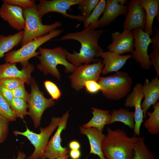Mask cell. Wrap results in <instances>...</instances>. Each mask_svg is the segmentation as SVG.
<instances>
[{"label":"cell","instance_id":"cell-1","mask_svg":"<svg viewBox=\"0 0 159 159\" xmlns=\"http://www.w3.org/2000/svg\"><path fill=\"white\" fill-rule=\"evenodd\" d=\"M106 31L101 29L95 30L89 26L80 32H68L56 40H74L80 43L79 52L74 50L73 53H71L66 50L67 60L77 67L82 64L96 63L101 60L100 58L104 51L99 45L98 41Z\"/></svg>","mask_w":159,"mask_h":159},{"label":"cell","instance_id":"cell-2","mask_svg":"<svg viewBox=\"0 0 159 159\" xmlns=\"http://www.w3.org/2000/svg\"><path fill=\"white\" fill-rule=\"evenodd\" d=\"M138 137H129L121 129H107V134L101 143V149L106 159H132L133 147Z\"/></svg>","mask_w":159,"mask_h":159},{"label":"cell","instance_id":"cell-3","mask_svg":"<svg viewBox=\"0 0 159 159\" xmlns=\"http://www.w3.org/2000/svg\"><path fill=\"white\" fill-rule=\"evenodd\" d=\"M39 49L40 55L37 57L40 63L37 67L44 75L50 74L59 80L61 73L57 68L59 64L64 66L67 73L72 74L75 70L77 67L67 60L65 48L61 46L51 49L40 47Z\"/></svg>","mask_w":159,"mask_h":159},{"label":"cell","instance_id":"cell-4","mask_svg":"<svg viewBox=\"0 0 159 159\" xmlns=\"http://www.w3.org/2000/svg\"><path fill=\"white\" fill-rule=\"evenodd\" d=\"M35 3L32 6L23 9L25 21L21 42V46L36 39L46 35L62 26L57 21L49 25L43 24L36 8Z\"/></svg>","mask_w":159,"mask_h":159},{"label":"cell","instance_id":"cell-5","mask_svg":"<svg viewBox=\"0 0 159 159\" xmlns=\"http://www.w3.org/2000/svg\"><path fill=\"white\" fill-rule=\"evenodd\" d=\"M97 82L104 97L116 100L124 98L129 92L132 79L127 73L118 71L111 75L100 77Z\"/></svg>","mask_w":159,"mask_h":159},{"label":"cell","instance_id":"cell-6","mask_svg":"<svg viewBox=\"0 0 159 159\" xmlns=\"http://www.w3.org/2000/svg\"><path fill=\"white\" fill-rule=\"evenodd\" d=\"M63 31L62 29H56L46 35L28 42L17 50L6 53L5 55L4 61L11 63L19 62L20 64L28 62L31 58L37 57L39 54V52L36 51L40 46L58 36Z\"/></svg>","mask_w":159,"mask_h":159},{"label":"cell","instance_id":"cell-7","mask_svg":"<svg viewBox=\"0 0 159 159\" xmlns=\"http://www.w3.org/2000/svg\"><path fill=\"white\" fill-rule=\"evenodd\" d=\"M29 85L31 92L27 101L29 115L32 120L34 127L40 126L42 115L47 109L54 105L55 102L52 98L48 99L41 91L35 79L32 77Z\"/></svg>","mask_w":159,"mask_h":159},{"label":"cell","instance_id":"cell-8","mask_svg":"<svg viewBox=\"0 0 159 159\" xmlns=\"http://www.w3.org/2000/svg\"><path fill=\"white\" fill-rule=\"evenodd\" d=\"M61 120L59 117H52L49 125L45 128L39 127L40 132L37 134L30 131L26 126V130L23 132L14 130L13 134L17 136L21 135L26 137L34 146V150L32 154L26 159H40L43 150L47 145L51 134L58 126Z\"/></svg>","mask_w":159,"mask_h":159},{"label":"cell","instance_id":"cell-9","mask_svg":"<svg viewBox=\"0 0 159 159\" xmlns=\"http://www.w3.org/2000/svg\"><path fill=\"white\" fill-rule=\"evenodd\" d=\"M104 65L101 60L92 64L81 65L76 67L69 76L72 87L77 92L84 88L86 82L93 80L98 82Z\"/></svg>","mask_w":159,"mask_h":159},{"label":"cell","instance_id":"cell-10","mask_svg":"<svg viewBox=\"0 0 159 159\" xmlns=\"http://www.w3.org/2000/svg\"><path fill=\"white\" fill-rule=\"evenodd\" d=\"M132 31L135 48V50L131 52L132 57L140 64L143 68L148 70L152 65L148 52L149 45L151 43L150 36L139 28Z\"/></svg>","mask_w":159,"mask_h":159},{"label":"cell","instance_id":"cell-11","mask_svg":"<svg viewBox=\"0 0 159 159\" xmlns=\"http://www.w3.org/2000/svg\"><path fill=\"white\" fill-rule=\"evenodd\" d=\"M80 1L81 0H40L36 5V8L41 18L49 12H55L67 18L84 21L85 19L81 15H72L67 12L72 6L78 5Z\"/></svg>","mask_w":159,"mask_h":159},{"label":"cell","instance_id":"cell-12","mask_svg":"<svg viewBox=\"0 0 159 159\" xmlns=\"http://www.w3.org/2000/svg\"><path fill=\"white\" fill-rule=\"evenodd\" d=\"M69 110L61 117L60 123L56 132L52 137L43 150L42 156L40 159H56L58 157L67 154L69 151L68 148L61 145V134L67 127L69 116Z\"/></svg>","mask_w":159,"mask_h":159},{"label":"cell","instance_id":"cell-13","mask_svg":"<svg viewBox=\"0 0 159 159\" xmlns=\"http://www.w3.org/2000/svg\"><path fill=\"white\" fill-rule=\"evenodd\" d=\"M144 97L143 85L138 83L134 86L132 91L126 98L125 106L127 107H134L135 122L133 131L135 135L140 136L141 125L143 122V114L141 107V101Z\"/></svg>","mask_w":159,"mask_h":159},{"label":"cell","instance_id":"cell-14","mask_svg":"<svg viewBox=\"0 0 159 159\" xmlns=\"http://www.w3.org/2000/svg\"><path fill=\"white\" fill-rule=\"evenodd\" d=\"M127 5L128 10L123 24L124 29L132 31L139 28L144 31L146 24V14L139 0H130Z\"/></svg>","mask_w":159,"mask_h":159},{"label":"cell","instance_id":"cell-15","mask_svg":"<svg viewBox=\"0 0 159 159\" xmlns=\"http://www.w3.org/2000/svg\"><path fill=\"white\" fill-rule=\"evenodd\" d=\"M21 70L18 69L16 63L5 62L0 64V80L7 78H18L29 85L32 77L31 73L34 70V66L28 62L20 63Z\"/></svg>","mask_w":159,"mask_h":159},{"label":"cell","instance_id":"cell-16","mask_svg":"<svg viewBox=\"0 0 159 159\" xmlns=\"http://www.w3.org/2000/svg\"><path fill=\"white\" fill-rule=\"evenodd\" d=\"M112 42L107 46L109 51L121 55L131 52L134 47V39L132 32L127 29H124L121 33L117 31L111 34Z\"/></svg>","mask_w":159,"mask_h":159},{"label":"cell","instance_id":"cell-17","mask_svg":"<svg viewBox=\"0 0 159 159\" xmlns=\"http://www.w3.org/2000/svg\"><path fill=\"white\" fill-rule=\"evenodd\" d=\"M0 17L14 29L19 31L24 29L25 21L22 8L3 2L0 8Z\"/></svg>","mask_w":159,"mask_h":159},{"label":"cell","instance_id":"cell-18","mask_svg":"<svg viewBox=\"0 0 159 159\" xmlns=\"http://www.w3.org/2000/svg\"><path fill=\"white\" fill-rule=\"evenodd\" d=\"M158 76L152 79L151 81L146 78L143 85L144 99L141 104L144 119L150 106L155 105L159 99V80Z\"/></svg>","mask_w":159,"mask_h":159},{"label":"cell","instance_id":"cell-19","mask_svg":"<svg viewBox=\"0 0 159 159\" xmlns=\"http://www.w3.org/2000/svg\"><path fill=\"white\" fill-rule=\"evenodd\" d=\"M132 57L131 54L123 55L112 52H104L101 54L104 65L101 73L106 75L112 72H117L120 69L127 61Z\"/></svg>","mask_w":159,"mask_h":159},{"label":"cell","instance_id":"cell-20","mask_svg":"<svg viewBox=\"0 0 159 159\" xmlns=\"http://www.w3.org/2000/svg\"><path fill=\"white\" fill-rule=\"evenodd\" d=\"M106 1V5L102 16L99 20V27L100 28L109 25L120 15H124L126 16L128 12V5H120L117 0Z\"/></svg>","mask_w":159,"mask_h":159},{"label":"cell","instance_id":"cell-21","mask_svg":"<svg viewBox=\"0 0 159 159\" xmlns=\"http://www.w3.org/2000/svg\"><path fill=\"white\" fill-rule=\"evenodd\" d=\"M80 133L87 136L90 145V154L98 156L100 159H106L104 156L101 149V143L105 136L102 132L94 127H80Z\"/></svg>","mask_w":159,"mask_h":159},{"label":"cell","instance_id":"cell-22","mask_svg":"<svg viewBox=\"0 0 159 159\" xmlns=\"http://www.w3.org/2000/svg\"><path fill=\"white\" fill-rule=\"evenodd\" d=\"M139 0L146 14V24L144 31L150 36H151L153 33L152 26L155 17L158 22H159V0Z\"/></svg>","mask_w":159,"mask_h":159},{"label":"cell","instance_id":"cell-23","mask_svg":"<svg viewBox=\"0 0 159 159\" xmlns=\"http://www.w3.org/2000/svg\"><path fill=\"white\" fill-rule=\"evenodd\" d=\"M93 117L87 123L82 125L87 128L94 127L102 132L105 125H107L110 119L111 115L109 110H103L92 107Z\"/></svg>","mask_w":159,"mask_h":159},{"label":"cell","instance_id":"cell-24","mask_svg":"<svg viewBox=\"0 0 159 159\" xmlns=\"http://www.w3.org/2000/svg\"><path fill=\"white\" fill-rule=\"evenodd\" d=\"M23 34V30H22L13 34L6 36L0 34V59L21 43Z\"/></svg>","mask_w":159,"mask_h":159},{"label":"cell","instance_id":"cell-25","mask_svg":"<svg viewBox=\"0 0 159 159\" xmlns=\"http://www.w3.org/2000/svg\"><path fill=\"white\" fill-rule=\"evenodd\" d=\"M134 114V112L123 108L113 110L111 112L110 120L107 125H111L116 122H120L128 126L131 129H133L135 125Z\"/></svg>","mask_w":159,"mask_h":159},{"label":"cell","instance_id":"cell-26","mask_svg":"<svg viewBox=\"0 0 159 159\" xmlns=\"http://www.w3.org/2000/svg\"><path fill=\"white\" fill-rule=\"evenodd\" d=\"M152 112H147L146 115L149 117L144 122L145 127L151 134H159V102L153 105Z\"/></svg>","mask_w":159,"mask_h":159},{"label":"cell","instance_id":"cell-27","mask_svg":"<svg viewBox=\"0 0 159 159\" xmlns=\"http://www.w3.org/2000/svg\"><path fill=\"white\" fill-rule=\"evenodd\" d=\"M145 138L138 136L135 143L132 159H155L152 153L145 145Z\"/></svg>","mask_w":159,"mask_h":159},{"label":"cell","instance_id":"cell-28","mask_svg":"<svg viewBox=\"0 0 159 159\" xmlns=\"http://www.w3.org/2000/svg\"><path fill=\"white\" fill-rule=\"evenodd\" d=\"M106 3L105 0L100 1L90 15L83 21L85 28L89 26L94 29L99 28V18L104 11Z\"/></svg>","mask_w":159,"mask_h":159},{"label":"cell","instance_id":"cell-29","mask_svg":"<svg viewBox=\"0 0 159 159\" xmlns=\"http://www.w3.org/2000/svg\"><path fill=\"white\" fill-rule=\"evenodd\" d=\"M9 106L16 118L23 120L25 117L28 115L27 102L23 99L14 97Z\"/></svg>","mask_w":159,"mask_h":159},{"label":"cell","instance_id":"cell-30","mask_svg":"<svg viewBox=\"0 0 159 159\" xmlns=\"http://www.w3.org/2000/svg\"><path fill=\"white\" fill-rule=\"evenodd\" d=\"M99 0H81L77 8L85 19L90 15L98 4Z\"/></svg>","mask_w":159,"mask_h":159},{"label":"cell","instance_id":"cell-31","mask_svg":"<svg viewBox=\"0 0 159 159\" xmlns=\"http://www.w3.org/2000/svg\"><path fill=\"white\" fill-rule=\"evenodd\" d=\"M0 114L7 118L10 122L15 121L16 119L9 105L0 94Z\"/></svg>","mask_w":159,"mask_h":159},{"label":"cell","instance_id":"cell-32","mask_svg":"<svg viewBox=\"0 0 159 159\" xmlns=\"http://www.w3.org/2000/svg\"><path fill=\"white\" fill-rule=\"evenodd\" d=\"M44 84L52 100H57L61 97L62 92L55 84L51 81L46 80L44 82Z\"/></svg>","mask_w":159,"mask_h":159},{"label":"cell","instance_id":"cell-33","mask_svg":"<svg viewBox=\"0 0 159 159\" xmlns=\"http://www.w3.org/2000/svg\"><path fill=\"white\" fill-rule=\"evenodd\" d=\"M25 83L23 80L18 78H7L0 80V85L10 90L24 85Z\"/></svg>","mask_w":159,"mask_h":159},{"label":"cell","instance_id":"cell-34","mask_svg":"<svg viewBox=\"0 0 159 159\" xmlns=\"http://www.w3.org/2000/svg\"><path fill=\"white\" fill-rule=\"evenodd\" d=\"M9 120L0 114V144L6 139L9 132Z\"/></svg>","mask_w":159,"mask_h":159},{"label":"cell","instance_id":"cell-35","mask_svg":"<svg viewBox=\"0 0 159 159\" xmlns=\"http://www.w3.org/2000/svg\"><path fill=\"white\" fill-rule=\"evenodd\" d=\"M3 2L19 6L23 9L30 7L35 3V1L32 0H3Z\"/></svg>","mask_w":159,"mask_h":159},{"label":"cell","instance_id":"cell-36","mask_svg":"<svg viewBox=\"0 0 159 159\" xmlns=\"http://www.w3.org/2000/svg\"><path fill=\"white\" fill-rule=\"evenodd\" d=\"M11 91L14 97L21 99L27 101L29 93L26 90L24 85Z\"/></svg>","mask_w":159,"mask_h":159},{"label":"cell","instance_id":"cell-37","mask_svg":"<svg viewBox=\"0 0 159 159\" xmlns=\"http://www.w3.org/2000/svg\"><path fill=\"white\" fill-rule=\"evenodd\" d=\"M84 87L88 92L91 94H96L101 90L100 86L98 82L93 80L85 82Z\"/></svg>","mask_w":159,"mask_h":159},{"label":"cell","instance_id":"cell-38","mask_svg":"<svg viewBox=\"0 0 159 159\" xmlns=\"http://www.w3.org/2000/svg\"><path fill=\"white\" fill-rule=\"evenodd\" d=\"M151 58V63L156 70L157 76L159 75V50L154 49L149 55Z\"/></svg>","mask_w":159,"mask_h":159},{"label":"cell","instance_id":"cell-39","mask_svg":"<svg viewBox=\"0 0 159 159\" xmlns=\"http://www.w3.org/2000/svg\"><path fill=\"white\" fill-rule=\"evenodd\" d=\"M0 94L9 105L14 97L11 90L0 85Z\"/></svg>","mask_w":159,"mask_h":159},{"label":"cell","instance_id":"cell-40","mask_svg":"<svg viewBox=\"0 0 159 159\" xmlns=\"http://www.w3.org/2000/svg\"><path fill=\"white\" fill-rule=\"evenodd\" d=\"M155 35L151 39L152 44L154 49L159 50V27L155 30Z\"/></svg>","mask_w":159,"mask_h":159},{"label":"cell","instance_id":"cell-41","mask_svg":"<svg viewBox=\"0 0 159 159\" xmlns=\"http://www.w3.org/2000/svg\"><path fill=\"white\" fill-rule=\"evenodd\" d=\"M69 155L72 159H79L81 153L79 150H71L69 151Z\"/></svg>","mask_w":159,"mask_h":159},{"label":"cell","instance_id":"cell-42","mask_svg":"<svg viewBox=\"0 0 159 159\" xmlns=\"http://www.w3.org/2000/svg\"><path fill=\"white\" fill-rule=\"evenodd\" d=\"M68 146L70 150H79L81 147L80 143L75 140L70 141L69 144Z\"/></svg>","mask_w":159,"mask_h":159},{"label":"cell","instance_id":"cell-43","mask_svg":"<svg viewBox=\"0 0 159 159\" xmlns=\"http://www.w3.org/2000/svg\"><path fill=\"white\" fill-rule=\"evenodd\" d=\"M26 157V154L19 150L17 153V157L16 159H24Z\"/></svg>","mask_w":159,"mask_h":159},{"label":"cell","instance_id":"cell-44","mask_svg":"<svg viewBox=\"0 0 159 159\" xmlns=\"http://www.w3.org/2000/svg\"><path fill=\"white\" fill-rule=\"evenodd\" d=\"M117 2L120 5H125V4H127L128 3L127 0H117Z\"/></svg>","mask_w":159,"mask_h":159},{"label":"cell","instance_id":"cell-45","mask_svg":"<svg viewBox=\"0 0 159 159\" xmlns=\"http://www.w3.org/2000/svg\"><path fill=\"white\" fill-rule=\"evenodd\" d=\"M69 157V155L67 154L58 157L56 159H68Z\"/></svg>","mask_w":159,"mask_h":159}]
</instances>
